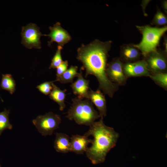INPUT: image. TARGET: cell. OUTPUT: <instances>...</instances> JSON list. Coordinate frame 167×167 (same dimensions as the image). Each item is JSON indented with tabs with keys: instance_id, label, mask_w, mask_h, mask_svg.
<instances>
[{
	"instance_id": "cell-1",
	"label": "cell",
	"mask_w": 167,
	"mask_h": 167,
	"mask_svg": "<svg viewBox=\"0 0 167 167\" xmlns=\"http://www.w3.org/2000/svg\"><path fill=\"white\" fill-rule=\"evenodd\" d=\"M112 42H102L95 39L87 45L82 44L77 49L76 58L82 63L81 69L85 71V77L93 75L97 78L99 88L112 97L118 89L116 84L111 81L106 72L108 53Z\"/></svg>"
},
{
	"instance_id": "cell-2",
	"label": "cell",
	"mask_w": 167,
	"mask_h": 167,
	"mask_svg": "<svg viewBox=\"0 0 167 167\" xmlns=\"http://www.w3.org/2000/svg\"><path fill=\"white\" fill-rule=\"evenodd\" d=\"M95 122L84 135L93 137L91 145L88 147L85 153L87 157L93 164L103 162L106 156L116 145L119 136L118 133L113 128L106 126L104 123L103 117Z\"/></svg>"
},
{
	"instance_id": "cell-3",
	"label": "cell",
	"mask_w": 167,
	"mask_h": 167,
	"mask_svg": "<svg viewBox=\"0 0 167 167\" xmlns=\"http://www.w3.org/2000/svg\"><path fill=\"white\" fill-rule=\"evenodd\" d=\"M72 101L66 116L69 120H74L79 125L90 126L100 117L89 100H82L75 98Z\"/></svg>"
},
{
	"instance_id": "cell-4",
	"label": "cell",
	"mask_w": 167,
	"mask_h": 167,
	"mask_svg": "<svg viewBox=\"0 0 167 167\" xmlns=\"http://www.w3.org/2000/svg\"><path fill=\"white\" fill-rule=\"evenodd\" d=\"M136 27L142 33V38L140 43L133 46L145 57L156 51L161 37L167 30V26L158 28L145 25Z\"/></svg>"
},
{
	"instance_id": "cell-5",
	"label": "cell",
	"mask_w": 167,
	"mask_h": 167,
	"mask_svg": "<svg viewBox=\"0 0 167 167\" xmlns=\"http://www.w3.org/2000/svg\"><path fill=\"white\" fill-rule=\"evenodd\" d=\"M38 131L42 136L51 135L54 131L58 128L61 122L60 116L52 112L37 116L32 121Z\"/></svg>"
},
{
	"instance_id": "cell-6",
	"label": "cell",
	"mask_w": 167,
	"mask_h": 167,
	"mask_svg": "<svg viewBox=\"0 0 167 167\" xmlns=\"http://www.w3.org/2000/svg\"><path fill=\"white\" fill-rule=\"evenodd\" d=\"M44 35L35 24L31 23L22 28L21 43L28 49H40L41 48L40 38Z\"/></svg>"
},
{
	"instance_id": "cell-7",
	"label": "cell",
	"mask_w": 167,
	"mask_h": 167,
	"mask_svg": "<svg viewBox=\"0 0 167 167\" xmlns=\"http://www.w3.org/2000/svg\"><path fill=\"white\" fill-rule=\"evenodd\" d=\"M50 32L48 34H44L50 38L48 42L49 46H51L53 42H56L58 45L62 47L68 43L71 39V37L69 33L63 28L59 22H57L53 26L49 27Z\"/></svg>"
},
{
	"instance_id": "cell-8",
	"label": "cell",
	"mask_w": 167,
	"mask_h": 167,
	"mask_svg": "<svg viewBox=\"0 0 167 167\" xmlns=\"http://www.w3.org/2000/svg\"><path fill=\"white\" fill-rule=\"evenodd\" d=\"M107 75L112 81H114L120 84H124L126 78L123 71L122 64L120 60L116 59L107 65Z\"/></svg>"
},
{
	"instance_id": "cell-9",
	"label": "cell",
	"mask_w": 167,
	"mask_h": 167,
	"mask_svg": "<svg viewBox=\"0 0 167 167\" xmlns=\"http://www.w3.org/2000/svg\"><path fill=\"white\" fill-rule=\"evenodd\" d=\"M148 56L146 61L149 70L157 73L163 72L166 70V60L163 54L156 51Z\"/></svg>"
},
{
	"instance_id": "cell-10",
	"label": "cell",
	"mask_w": 167,
	"mask_h": 167,
	"mask_svg": "<svg viewBox=\"0 0 167 167\" xmlns=\"http://www.w3.org/2000/svg\"><path fill=\"white\" fill-rule=\"evenodd\" d=\"M124 73L128 76H149V70L146 61L144 60L126 64L123 67Z\"/></svg>"
},
{
	"instance_id": "cell-11",
	"label": "cell",
	"mask_w": 167,
	"mask_h": 167,
	"mask_svg": "<svg viewBox=\"0 0 167 167\" xmlns=\"http://www.w3.org/2000/svg\"><path fill=\"white\" fill-rule=\"evenodd\" d=\"M89 82V80L83 77L81 70H80L77 80L70 85L73 93L77 96V98L82 100L84 98L88 99Z\"/></svg>"
},
{
	"instance_id": "cell-12",
	"label": "cell",
	"mask_w": 167,
	"mask_h": 167,
	"mask_svg": "<svg viewBox=\"0 0 167 167\" xmlns=\"http://www.w3.org/2000/svg\"><path fill=\"white\" fill-rule=\"evenodd\" d=\"M92 140L84 135H72L70 138L71 152L79 154H83L85 153L88 145L91 143Z\"/></svg>"
},
{
	"instance_id": "cell-13",
	"label": "cell",
	"mask_w": 167,
	"mask_h": 167,
	"mask_svg": "<svg viewBox=\"0 0 167 167\" xmlns=\"http://www.w3.org/2000/svg\"><path fill=\"white\" fill-rule=\"evenodd\" d=\"M88 99L96 107L99 111L100 117L106 116L107 111L106 101L104 95L99 90L94 91L90 88Z\"/></svg>"
},
{
	"instance_id": "cell-14",
	"label": "cell",
	"mask_w": 167,
	"mask_h": 167,
	"mask_svg": "<svg viewBox=\"0 0 167 167\" xmlns=\"http://www.w3.org/2000/svg\"><path fill=\"white\" fill-rule=\"evenodd\" d=\"M54 142V148L56 151L60 153H66L71 152L70 138L63 133L56 132Z\"/></svg>"
},
{
	"instance_id": "cell-15",
	"label": "cell",
	"mask_w": 167,
	"mask_h": 167,
	"mask_svg": "<svg viewBox=\"0 0 167 167\" xmlns=\"http://www.w3.org/2000/svg\"><path fill=\"white\" fill-rule=\"evenodd\" d=\"M53 82L52 83L53 88L49 94V97L58 105L60 110L62 111L66 107L65 101L66 95V90L60 89L53 83Z\"/></svg>"
},
{
	"instance_id": "cell-16",
	"label": "cell",
	"mask_w": 167,
	"mask_h": 167,
	"mask_svg": "<svg viewBox=\"0 0 167 167\" xmlns=\"http://www.w3.org/2000/svg\"><path fill=\"white\" fill-rule=\"evenodd\" d=\"M78 67L71 66L70 67L61 75L56 77L55 81H58L62 84L72 83L74 79L77 77L79 73L77 72Z\"/></svg>"
},
{
	"instance_id": "cell-17",
	"label": "cell",
	"mask_w": 167,
	"mask_h": 167,
	"mask_svg": "<svg viewBox=\"0 0 167 167\" xmlns=\"http://www.w3.org/2000/svg\"><path fill=\"white\" fill-rule=\"evenodd\" d=\"M15 80L11 75H2L1 86L2 89L8 91L12 94L15 91Z\"/></svg>"
},
{
	"instance_id": "cell-18",
	"label": "cell",
	"mask_w": 167,
	"mask_h": 167,
	"mask_svg": "<svg viewBox=\"0 0 167 167\" xmlns=\"http://www.w3.org/2000/svg\"><path fill=\"white\" fill-rule=\"evenodd\" d=\"M122 53L123 57L128 60H135L140 55L139 50L133 46H126L124 47L122 49Z\"/></svg>"
},
{
	"instance_id": "cell-19",
	"label": "cell",
	"mask_w": 167,
	"mask_h": 167,
	"mask_svg": "<svg viewBox=\"0 0 167 167\" xmlns=\"http://www.w3.org/2000/svg\"><path fill=\"white\" fill-rule=\"evenodd\" d=\"M10 110L5 109L4 110L0 112V136L5 130H11L12 126L9 121V115Z\"/></svg>"
},
{
	"instance_id": "cell-20",
	"label": "cell",
	"mask_w": 167,
	"mask_h": 167,
	"mask_svg": "<svg viewBox=\"0 0 167 167\" xmlns=\"http://www.w3.org/2000/svg\"><path fill=\"white\" fill-rule=\"evenodd\" d=\"M62 47L58 45L56 53L51 60L49 69L57 68L63 61L61 55Z\"/></svg>"
},
{
	"instance_id": "cell-21",
	"label": "cell",
	"mask_w": 167,
	"mask_h": 167,
	"mask_svg": "<svg viewBox=\"0 0 167 167\" xmlns=\"http://www.w3.org/2000/svg\"><path fill=\"white\" fill-rule=\"evenodd\" d=\"M150 77L153 80L165 88L167 87V74L163 72L155 73L150 75Z\"/></svg>"
},
{
	"instance_id": "cell-22",
	"label": "cell",
	"mask_w": 167,
	"mask_h": 167,
	"mask_svg": "<svg viewBox=\"0 0 167 167\" xmlns=\"http://www.w3.org/2000/svg\"><path fill=\"white\" fill-rule=\"evenodd\" d=\"M153 23V24L158 26L166 24L167 23L166 17L161 11L158 10L154 17Z\"/></svg>"
},
{
	"instance_id": "cell-23",
	"label": "cell",
	"mask_w": 167,
	"mask_h": 167,
	"mask_svg": "<svg viewBox=\"0 0 167 167\" xmlns=\"http://www.w3.org/2000/svg\"><path fill=\"white\" fill-rule=\"evenodd\" d=\"M54 81L45 82L43 83L36 87L39 91L47 95L50 94L53 87L52 83Z\"/></svg>"
},
{
	"instance_id": "cell-24",
	"label": "cell",
	"mask_w": 167,
	"mask_h": 167,
	"mask_svg": "<svg viewBox=\"0 0 167 167\" xmlns=\"http://www.w3.org/2000/svg\"><path fill=\"white\" fill-rule=\"evenodd\" d=\"M68 66V62L67 60L63 61L56 68V77H59L62 75L67 70Z\"/></svg>"
},
{
	"instance_id": "cell-25",
	"label": "cell",
	"mask_w": 167,
	"mask_h": 167,
	"mask_svg": "<svg viewBox=\"0 0 167 167\" xmlns=\"http://www.w3.org/2000/svg\"><path fill=\"white\" fill-rule=\"evenodd\" d=\"M163 8L164 9L165 11L167 12V1H164L163 2Z\"/></svg>"
},
{
	"instance_id": "cell-26",
	"label": "cell",
	"mask_w": 167,
	"mask_h": 167,
	"mask_svg": "<svg viewBox=\"0 0 167 167\" xmlns=\"http://www.w3.org/2000/svg\"><path fill=\"white\" fill-rule=\"evenodd\" d=\"M0 167H1V165L0 164Z\"/></svg>"
}]
</instances>
